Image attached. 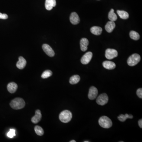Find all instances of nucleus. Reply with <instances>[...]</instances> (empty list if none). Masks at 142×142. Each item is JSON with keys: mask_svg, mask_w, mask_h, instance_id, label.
Listing matches in <instances>:
<instances>
[{"mask_svg": "<svg viewBox=\"0 0 142 142\" xmlns=\"http://www.w3.org/2000/svg\"><path fill=\"white\" fill-rule=\"evenodd\" d=\"M11 107L15 110L21 109L24 107L25 102L23 99L20 98H15L10 103Z\"/></svg>", "mask_w": 142, "mask_h": 142, "instance_id": "f257e3e1", "label": "nucleus"}, {"mask_svg": "<svg viewBox=\"0 0 142 142\" xmlns=\"http://www.w3.org/2000/svg\"><path fill=\"white\" fill-rule=\"evenodd\" d=\"M72 117V113L68 110H64L60 113L59 118L62 122L67 123L70 122Z\"/></svg>", "mask_w": 142, "mask_h": 142, "instance_id": "f03ea898", "label": "nucleus"}, {"mask_svg": "<svg viewBox=\"0 0 142 142\" xmlns=\"http://www.w3.org/2000/svg\"><path fill=\"white\" fill-rule=\"evenodd\" d=\"M99 125L104 128H109L112 127L113 123L111 120L106 116H102L98 121Z\"/></svg>", "mask_w": 142, "mask_h": 142, "instance_id": "7ed1b4c3", "label": "nucleus"}, {"mask_svg": "<svg viewBox=\"0 0 142 142\" xmlns=\"http://www.w3.org/2000/svg\"><path fill=\"white\" fill-rule=\"evenodd\" d=\"M140 61V56L138 54H133L129 57L127 63L130 66H133L137 64Z\"/></svg>", "mask_w": 142, "mask_h": 142, "instance_id": "20e7f679", "label": "nucleus"}, {"mask_svg": "<svg viewBox=\"0 0 142 142\" xmlns=\"http://www.w3.org/2000/svg\"><path fill=\"white\" fill-rule=\"evenodd\" d=\"M109 100V98L107 94L103 93L100 95L97 98L96 103L99 105H104L107 104Z\"/></svg>", "mask_w": 142, "mask_h": 142, "instance_id": "39448f33", "label": "nucleus"}, {"mask_svg": "<svg viewBox=\"0 0 142 142\" xmlns=\"http://www.w3.org/2000/svg\"><path fill=\"white\" fill-rule=\"evenodd\" d=\"M118 55L117 51L115 49H107L105 51V57L109 60H111L117 57Z\"/></svg>", "mask_w": 142, "mask_h": 142, "instance_id": "423d86ee", "label": "nucleus"}, {"mask_svg": "<svg viewBox=\"0 0 142 142\" xmlns=\"http://www.w3.org/2000/svg\"><path fill=\"white\" fill-rule=\"evenodd\" d=\"M92 55L93 54L91 52H88L85 53L81 59V61L82 64L85 65L88 64L91 60Z\"/></svg>", "mask_w": 142, "mask_h": 142, "instance_id": "0eeeda50", "label": "nucleus"}, {"mask_svg": "<svg viewBox=\"0 0 142 142\" xmlns=\"http://www.w3.org/2000/svg\"><path fill=\"white\" fill-rule=\"evenodd\" d=\"M98 94L97 88L94 86H92L89 89L88 97L90 100H94L96 98Z\"/></svg>", "mask_w": 142, "mask_h": 142, "instance_id": "6e6552de", "label": "nucleus"}, {"mask_svg": "<svg viewBox=\"0 0 142 142\" xmlns=\"http://www.w3.org/2000/svg\"><path fill=\"white\" fill-rule=\"evenodd\" d=\"M42 49L44 52L50 57H53L55 55V52L51 47L47 44H44L42 46Z\"/></svg>", "mask_w": 142, "mask_h": 142, "instance_id": "1a4fd4ad", "label": "nucleus"}, {"mask_svg": "<svg viewBox=\"0 0 142 142\" xmlns=\"http://www.w3.org/2000/svg\"><path fill=\"white\" fill-rule=\"evenodd\" d=\"M42 117L41 112L40 110L37 109L35 111V114L31 119V121L34 124H37L41 120Z\"/></svg>", "mask_w": 142, "mask_h": 142, "instance_id": "9d476101", "label": "nucleus"}, {"mask_svg": "<svg viewBox=\"0 0 142 142\" xmlns=\"http://www.w3.org/2000/svg\"><path fill=\"white\" fill-rule=\"evenodd\" d=\"M70 22L73 25H77L80 22V18L76 12H72L69 17Z\"/></svg>", "mask_w": 142, "mask_h": 142, "instance_id": "9b49d317", "label": "nucleus"}, {"mask_svg": "<svg viewBox=\"0 0 142 142\" xmlns=\"http://www.w3.org/2000/svg\"><path fill=\"white\" fill-rule=\"evenodd\" d=\"M89 44L88 40L86 38H82L80 40V47L82 51H85L88 49V46Z\"/></svg>", "mask_w": 142, "mask_h": 142, "instance_id": "f8f14e48", "label": "nucleus"}, {"mask_svg": "<svg viewBox=\"0 0 142 142\" xmlns=\"http://www.w3.org/2000/svg\"><path fill=\"white\" fill-rule=\"evenodd\" d=\"M56 5V0H46L45 7L47 10H51Z\"/></svg>", "mask_w": 142, "mask_h": 142, "instance_id": "ddd939ff", "label": "nucleus"}, {"mask_svg": "<svg viewBox=\"0 0 142 142\" xmlns=\"http://www.w3.org/2000/svg\"><path fill=\"white\" fill-rule=\"evenodd\" d=\"M27 61L23 57L20 56L19 58V61L16 64V66L19 69H22L25 67Z\"/></svg>", "mask_w": 142, "mask_h": 142, "instance_id": "4468645a", "label": "nucleus"}, {"mask_svg": "<svg viewBox=\"0 0 142 142\" xmlns=\"http://www.w3.org/2000/svg\"><path fill=\"white\" fill-rule=\"evenodd\" d=\"M103 66L104 68L107 69H114L116 68V64L114 62L110 61H105L103 63Z\"/></svg>", "mask_w": 142, "mask_h": 142, "instance_id": "2eb2a0df", "label": "nucleus"}, {"mask_svg": "<svg viewBox=\"0 0 142 142\" xmlns=\"http://www.w3.org/2000/svg\"><path fill=\"white\" fill-rule=\"evenodd\" d=\"M17 87V84L15 82H10L7 85L8 91L10 93H14L16 91Z\"/></svg>", "mask_w": 142, "mask_h": 142, "instance_id": "dca6fc26", "label": "nucleus"}, {"mask_svg": "<svg viewBox=\"0 0 142 142\" xmlns=\"http://www.w3.org/2000/svg\"><path fill=\"white\" fill-rule=\"evenodd\" d=\"M116 25L114 21H110L107 22L105 26V29L108 33H111L115 28Z\"/></svg>", "mask_w": 142, "mask_h": 142, "instance_id": "f3484780", "label": "nucleus"}, {"mask_svg": "<svg viewBox=\"0 0 142 142\" xmlns=\"http://www.w3.org/2000/svg\"><path fill=\"white\" fill-rule=\"evenodd\" d=\"M91 31L92 33L94 35H100L101 34L102 32V29L99 27L94 26L91 29Z\"/></svg>", "mask_w": 142, "mask_h": 142, "instance_id": "a211bd4d", "label": "nucleus"}, {"mask_svg": "<svg viewBox=\"0 0 142 142\" xmlns=\"http://www.w3.org/2000/svg\"><path fill=\"white\" fill-rule=\"evenodd\" d=\"M117 13L121 19H123V20H126L129 18V14L127 12L125 11L117 10Z\"/></svg>", "mask_w": 142, "mask_h": 142, "instance_id": "6ab92c4d", "label": "nucleus"}, {"mask_svg": "<svg viewBox=\"0 0 142 142\" xmlns=\"http://www.w3.org/2000/svg\"><path fill=\"white\" fill-rule=\"evenodd\" d=\"M80 80V76L79 75H74L69 79V83L72 85L76 84L79 82Z\"/></svg>", "mask_w": 142, "mask_h": 142, "instance_id": "aec40b11", "label": "nucleus"}, {"mask_svg": "<svg viewBox=\"0 0 142 142\" xmlns=\"http://www.w3.org/2000/svg\"><path fill=\"white\" fill-rule=\"evenodd\" d=\"M133 118V116L131 114H126L125 115L124 114H120L119 117H118V119L121 122H124L126 121V120L127 118H130V119H132Z\"/></svg>", "mask_w": 142, "mask_h": 142, "instance_id": "412c9836", "label": "nucleus"}, {"mask_svg": "<svg viewBox=\"0 0 142 142\" xmlns=\"http://www.w3.org/2000/svg\"><path fill=\"white\" fill-rule=\"evenodd\" d=\"M108 18L110 21H115L117 19V15L114 13V10L113 9H111L109 13L108 14Z\"/></svg>", "mask_w": 142, "mask_h": 142, "instance_id": "4be33fe9", "label": "nucleus"}, {"mask_svg": "<svg viewBox=\"0 0 142 142\" xmlns=\"http://www.w3.org/2000/svg\"><path fill=\"white\" fill-rule=\"evenodd\" d=\"M130 37L135 40H137L139 39L140 35L138 33L135 31H131L130 33Z\"/></svg>", "mask_w": 142, "mask_h": 142, "instance_id": "5701e85b", "label": "nucleus"}, {"mask_svg": "<svg viewBox=\"0 0 142 142\" xmlns=\"http://www.w3.org/2000/svg\"><path fill=\"white\" fill-rule=\"evenodd\" d=\"M35 132L37 135L42 136L44 134V131L42 127L39 126H36L34 127Z\"/></svg>", "mask_w": 142, "mask_h": 142, "instance_id": "b1692460", "label": "nucleus"}, {"mask_svg": "<svg viewBox=\"0 0 142 142\" xmlns=\"http://www.w3.org/2000/svg\"><path fill=\"white\" fill-rule=\"evenodd\" d=\"M52 75V72L50 70H47L44 71L42 74V78L43 79H46L51 77Z\"/></svg>", "mask_w": 142, "mask_h": 142, "instance_id": "393cba45", "label": "nucleus"}, {"mask_svg": "<svg viewBox=\"0 0 142 142\" xmlns=\"http://www.w3.org/2000/svg\"><path fill=\"white\" fill-rule=\"evenodd\" d=\"M7 136L9 138H12L16 136V133H15V130L14 129H10L9 132L7 134Z\"/></svg>", "mask_w": 142, "mask_h": 142, "instance_id": "a878e982", "label": "nucleus"}, {"mask_svg": "<svg viewBox=\"0 0 142 142\" xmlns=\"http://www.w3.org/2000/svg\"><path fill=\"white\" fill-rule=\"evenodd\" d=\"M137 96L139 97V98H142V88H139L138 90L137 91Z\"/></svg>", "mask_w": 142, "mask_h": 142, "instance_id": "bb28decb", "label": "nucleus"}, {"mask_svg": "<svg viewBox=\"0 0 142 142\" xmlns=\"http://www.w3.org/2000/svg\"><path fill=\"white\" fill-rule=\"evenodd\" d=\"M8 18V16L5 14L1 13H0V19L2 20H6Z\"/></svg>", "mask_w": 142, "mask_h": 142, "instance_id": "cd10ccee", "label": "nucleus"}, {"mask_svg": "<svg viewBox=\"0 0 142 142\" xmlns=\"http://www.w3.org/2000/svg\"><path fill=\"white\" fill-rule=\"evenodd\" d=\"M138 124H139V126L140 128H142V120L140 119L139 120L138 122Z\"/></svg>", "mask_w": 142, "mask_h": 142, "instance_id": "c85d7f7f", "label": "nucleus"}, {"mask_svg": "<svg viewBox=\"0 0 142 142\" xmlns=\"http://www.w3.org/2000/svg\"><path fill=\"white\" fill-rule=\"evenodd\" d=\"M70 142H76V141L75 140H71V141H70Z\"/></svg>", "mask_w": 142, "mask_h": 142, "instance_id": "c756f323", "label": "nucleus"}, {"mask_svg": "<svg viewBox=\"0 0 142 142\" xmlns=\"http://www.w3.org/2000/svg\"><path fill=\"white\" fill-rule=\"evenodd\" d=\"M89 142V141H84V142Z\"/></svg>", "mask_w": 142, "mask_h": 142, "instance_id": "7c9ffc66", "label": "nucleus"}, {"mask_svg": "<svg viewBox=\"0 0 142 142\" xmlns=\"http://www.w3.org/2000/svg\"><path fill=\"white\" fill-rule=\"evenodd\" d=\"M98 1H99V0H98Z\"/></svg>", "mask_w": 142, "mask_h": 142, "instance_id": "2f4dec72", "label": "nucleus"}]
</instances>
